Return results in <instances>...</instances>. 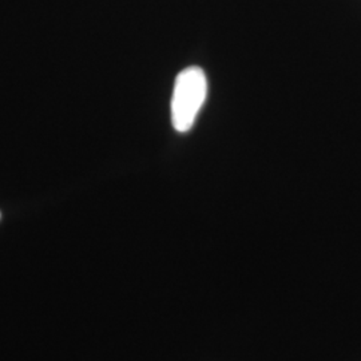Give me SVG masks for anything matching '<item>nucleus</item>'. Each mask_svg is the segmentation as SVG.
I'll return each mask as SVG.
<instances>
[{"label": "nucleus", "instance_id": "nucleus-1", "mask_svg": "<svg viewBox=\"0 0 361 361\" xmlns=\"http://www.w3.org/2000/svg\"><path fill=\"white\" fill-rule=\"evenodd\" d=\"M207 97V78L201 67L190 66L176 78L171 97V123L176 131H190Z\"/></svg>", "mask_w": 361, "mask_h": 361}, {"label": "nucleus", "instance_id": "nucleus-2", "mask_svg": "<svg viewBox=\"0 0 361 361\" xmlns=\"http://www.w3.org/2000/svg\"><path fill=\"white\" fill-rule=\"evenodd\" d=\"M0 219H1V213H0Z\"/></svg>", "mask_w": 361, "mask_h": 361}]
</instances>
